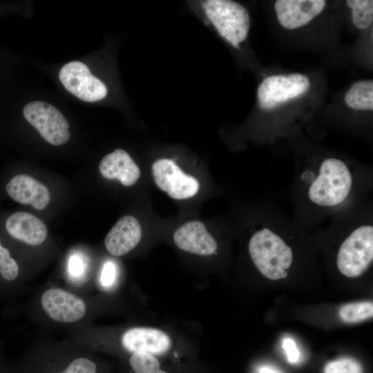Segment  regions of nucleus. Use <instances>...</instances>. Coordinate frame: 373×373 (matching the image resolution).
<instances>
[{"instance_id":"nucleus-17","label":"nucleus","mask_w":373,"mask_h":373,"mask_svg":"<svg viewBox=\"0 0 373 373\" xmlns=\"http://www.w3.org/2000/svg\"><path fill=\"white\" fill-rule=\"evenodd\" d=\"M324 373H363L361 363L351 357H342L327 363Z\"/></svg>"},{"instance_id":"nucleus-18","label":"nucleus","mask_w":373,"mask_h":373,"mask_svg":"<svg viewBox=\"0 0 373 373\" xmlns=\"http://www.w3.org/2000/svg\"><path fill=\"white\" fill-rule=\"evenodd\" d=\"M0 274L6 280H15L19 274V267L10 256V251L3 247L0 241Z\"/></svg>"},{"instance_id":"nucleus-9","label":"nucleus","mask_w":373,"mask_h":373,"mask_svg":"<svg viewBox=\"0 0 373 373\" xmlns=\"http://www.w3.org/2000/svg\"><path fill=\"white\" fill-rule=\"evenodd\" d=\"M122 343L129 352L163 354L171 347L169 336L160 329L151 327H133L122 336Z\"/></svg>"},{"instance_id":"nucleus-1","label":"nucleus","mask_w":373,"mask_h":373,"mask_svg":"<svg viewBox=\"0 0 373 373\" xmlns=\"http://www.w3.org/2000/svg\"><path fill=\"white\" fill-rule=\"evenodd\" d=\"M373 169L333 155L297 157L287 197L292 220L312 232L341 211L371 197Z\"/></svg>"},{"instance_id":"nucleus-3","label":"nucleus","mask_w":373,"mask_h":373,"mask_svg":"<svg viewBox=\"0 0 373 373\" xmlns=\"http://www.w3.org/2000/svg\"><path fill=\"white\" fill-rule=\"evenodd\" d=\"M23 114L48 143L60 146L69 140V124L53 105L43 101L31 102L24 106Z\"/></svg>"},{"instance_id":"nucleus-10","label":"nucleus","mask_w":373,"mask_h":373,"mask_svg":"<svg viewBox=\"0 0 373 373\" xmlns=\"http://www.w3.org/2000/svg\"><path fill=\"white\" fill-rule=\"evenodd\" d=\"M142 229L137 220L131 216L121 218L111 229L104 240L109 254L122 256L135 248L140 241Z\"/></svg>"},{"instance_id":"nucleus-7","label":"nucleus","mask_w":373,"mask_h":373,"mask_svg":"<svg viewBox=\"0 0 373 373\" xmlns=\"http://www.w3.org/2000/svg\"><path fill=\"white\" fill-rule=\"evenodd\" d=\"M175 244L180 249L200 256L216 253L218 243L200 221L188 222L176 229L173 234Z\"/></svg>"},{"instance_id":"nucleus-6","label":"nucleus","mask_w":373,"mask_h":373,"mask_svg":"<svg viewBox=\"0 0 373 373\" xmlns=\"http://www.w3.org/2000/svg\"><path fill=\"white\" fill-rule=\"evenodd\" d=\"M41 303L47 315L59 323L78 321L86 312V305L81 298L60 288L46 290L41 296Z\"/></svg>"},{"instance_id":"nucleus-12","label":"nucleus","mask_w":373,"mask_h":373,"mask_svg":"<svg viewBox=\"0 0 373 373\" xmlns=\"http://www.w3.org/2000/svg\"><path fill=\"white\" fill-rule=\"evenodd\" d=\"M101 175L107 179H117L126 186L135 184L141 175L140 169L129 154L117 149L104 156L99 164Z\"/></svg>"},{"instance_id":"nucleus-4","label":"nucleus","mask_w":373,"mask_h":373,"mask_svg":"<svg viewBox=\"0 0 373 373\" xmlns=\"http://www.w3.org/2000/svg\"><path fill=\"white\" fill-rule=\"evenodd\" d=\"M59 78L66 90L81 100L93 102L107 95L106 85L93 75L83 62L73 61L65 64L59 71Z\"/></svg>"},{"instance_id":"nucleus-13","label":"nucleus","mask_w":373,"mask_h":373,"mask_svg":"<svg viewBox=\"0 0 373 373\" xmlns=\"http://www.w3.org/2000/svg\"><path fill=\"white\" fill-rule=\"evenodd\" d=\"M6 228L12 237L32 246L41 245L48 233L43 221L24 211L12 214L6 220Z\"/></svg>"},{"instance_id":"nucleus-23","label":"nucleus","mask_w":373,"mask_h":373,"mask_svg":"<svg viewBox=\"0 0 373 373\" xmlns=\"http://www.w3.org/2000/svg\"><path fill=\"white\" fill-rule=\"evenodd\" d=\"M257 373H283L280 370L277 368L269 365H262L258 367L257 369Z\"/></svg>"},{"instance_id":"nucleus-5","label":"nucleus","mask_w":373,"mask_h":373,"mask_svg":"<svg viewBox=\"0 0 373 373\" xmlns=\"http://www.w3.org/2000/svg\"><path fill=\"white\" fill-rule=\"evenodd\" d=\"M152 173L157 186L173 199L190 198L198 191V180L184 173L172 160H156L152 165Z\"/></svg>"},{"instance_id":"nucleus-16","label":"nucleus","mask_w":373,"mask_h":373,"mask_svg":"<svg viewBox=\"0 0 373 373\" xmlns=\"http://www.w3.org/2000/svg\"><path fill=\"white\" fill-rule=\"evenodd\" d=\"M129 362L134 373H167L160 368L157 359L149 353H133Z\"/></svg>"},{"instance_id":"nucleus-8","label":"nucleus","mask_w":373,"mask_h":373,"mask_svg":"<svg viewBox=\"0 0 373 373\" xmlns=\"http://www.w3.org/2000/svg\"><path fill=\"white\" fill-rule=\"evenodd\" d=\"M325 4L324 0H278L274 7L280 25L287 29H294L309 23L321 12Z\"/></svg>"},{"instance_id":"nucleus-11","label":"nucleus","mask_w":373,"mask_h":373,"mask_svg":"<svg viewBox=\"0 0 373 373\" xmlns=\"http://www.w3.org/2000/svg\"><path fill=\"white\" fill-rule=\"evenodd\" d=\"M6 191L15 201L31 205L37 210L44 209L50 202L47 187L27 175L15 176L6 185Z\"/></svg>"},{"instance_id":"nucleus-22","label":"nucleus","mask_w":373,"mask_h":373,"mask_svg":"<svg viewBox=\"0 0 373 373\" xmlns=\"http://www.w3.org/2000/svg\"><path fill=\"white\" fill-rule=\"evenodd\" d=\"M68 272L73 277H79L84 271L83 260L77 255L72 256L68 260Z\"/></svg>"},{"instance_id":"nucleus-2","label":"nucleus","mask_w":373,"mask_h":373,"mask_svg":"<svg viewBox=\"0 0 373 373\" xmlns=\"http://www.w3.org/2000/svg\"><path fill=\"white\" fill-rule=\"evenodd\" d=\"M203 8L219 34L233 46L238 48L249 30L250 19L247 9L229 0H207L204 1Z\"/></svg>"},{"instance_id":"nucleus-14","label":"nucleus","mask_w":373,"mask_h":373,"mask_svg":"<svg viewBox=\"0 0 373 373\" xmlns=\"http://www.w3.org/2000/svg\"><path fill=\"white\" fill-rule=\"evenodd\" d=\"M373 316L372 301L347 303L339 310V317L345 323H355L365 321Z\"/></svg>"},{"instance_id":"nucleus-19","label":"nucleus","mask_w":373,"mask_h":373,"mask_svg":"<svg viewBox=\"0 0 373 373\" xmlns=\"http://www.w3.org/2000/svg\"><path fill=\"white\" fill-rule=\"evenodd\" d=\"M95 362L86 357H79L72 361L62 371L56 373H96Z\"/></svg>"},{"instance_id":"nucleus-15","label":"nucleus","mask_w":373,"mask_h":373,"mask_svg":"<svg viewBox=\"0 0 373 373\" xmlns=\"http://www.w3.org/2000/svg\"><path fill=\"white\" fill-rule=\"evenodd\" d=\"M347 5L352 10L354 25L358 29L367 28L373 21V1L348 0Z\"/></svg>"},{"instance_id":"nucleus-20","label":"nucleus","mask_w":373,"mask_h":373,"mask_svg":"<svg viewBox=\"0 0 373 373\" xmlns=\"http://www.w3.org/2000/svg\"><path fill=\"white\" fill-rule=\"evenodd\" d=\"M116 277V268L113 262L107 261L104 263L102 274L101 283L104 287H111L115 282Z\"/></svg>"},{"instance_id":"nucleus-21","label":"nucleus","mask_w":373,"mask_h":373,"mask_svg":"<svg viewBox=\"0 0 373 373\" xmlns=\"http://www.w3.org/2000/svg\"><path fill=\"white\" fill-rule=\"evenodd\" d=\"M282 346L289 363L291 364L297 363L299 360L300 353L294 340L290 338H284Z\"/></svg>"}]
</instances>
